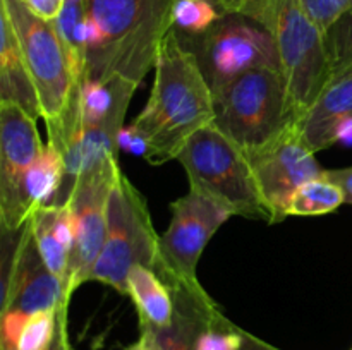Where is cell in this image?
<instances>
[{"label":"cell","mask_w":352,"mask_h":350,"mask_svg":"<svg viewBox=\"0 0 352 350\" xmlns=\"http://www.w3.org/2000/svg\"><path fill=\"white\" fill-rule=\"evenodd\" d=\"M215 119V100L195 51L174 30L160 47L148 102L131 127L144 143V160H177L184 144Z\"/></svg>","instance_id":"6da1fadb"},{"label":"cell","mask_w":352,"mask_h":350,"mask_svg":"<svg viewBox=\"0 0 352 350\" xmlns=\"http://www.w3.org/2000/svg\"><path fill=\"white\" fill-rule=\"evenodd\" d=\"M174 0H86L102 41L85 54L82 78L140 86L155 69L165 36L174 30Z\"/></svg>","instance_id":"7a4b0ae2"},{"label":"cell","mask_w":352,"mask_h":350,"mask_svg":"<svg viewBox=\"0 0 352 350\" xmlns=\"http://www.w3.org/2000/svg\"><path fill=\"white\" fill-rule=\"evenodd\" d=\"M222 14L260 24L277 45L292 115L299 122L327 82L330 64L325 34L309 19L302 0H213Z\"/></svg>","instance_id":"3957f363"},{"label":"cell","mask_w":352,"mask_h":350,"mask_svg":"<svg viewBox=\"0 0 352 350\" xmlns=\"http://www.w3.org/2000/svg\"><path fill=\"white\" fill-rule=\"evenodd\" d=\"M0 12L10 21L19 41L50 139L64 129L82 75L76 71L55 21L41 19L24 0H0Z\"/></svg>","instance_id":"277c9868"},{"label":"cell","mask_w":352,"mask_h":350,"mask_svg":"<svg viewBox=\"0 0 352 350\" xmlns=\"http://www.w3.org/2000/svg\"><path fill=\"white\" fill-rule=\"evenodd\" d=\"M215 124L244 153L260 150L296 122L280 67H260L213 91Z\"/></svg>","instance_id":"5b68a950"},{"label":"cell","mask_w":352,"mask_h":350,"mask_svg":"<svg viewBox=\"0 0 352 350\" xmlns=\"http://www.w3.org/2000/svg\"><path fill=\"white\" fill-rule=\"evenodd\" d=\"M191 189L208 196L232 216L263 220L270 215L261 201L250 158L215 124L199 129L177 154Z\"/></svg>","instance_id":"8992f818"},{"label":"cell","mask_w":352,"mask_h":350,"mask_svg":"<svg viewBox=\"0 0 352 350\" xmlns=\"http://www.w3.org/2000/svg\"><path fill=\"white\" fill-rule=\"evenodd\" d=\"M158 244L146 199L120 170L109 199L105 242L88 281L126 294L127 275L134 266L157 268Z\"/></svg>","instance_id":"52a82bcc"},{"label":"cell","mask_w":352,"mask_h":350,"mask_svg":"<svg viewBox=\"0 0 352 350\" xmlns=\"http://www.w3.org/2000/svg\"><path fill=\"white\" fill-rule=\"evenodd\" d=\"M170 213V223L160 235L155 271L170 290L206 292L198 280L199 257L232 213L195 189L175 199Z\"/></svg>","instance_id":"ba28073f"},{"label":"cell","mask_w":352,"mask_h":350,"mask_svg":"<svg viewBox=\"0 0 352 350\" xmlns=\"http://www.w3.org/2000/svg\"><path fill=\"white\" fill-rule=\"evenodd\" d=\"M195 51L212 91L260 67H280L277 45L267 30L248 17L223 14L208 31L196 34Z\"/></svg>","instance_id":"9c48e42d"},{"label":"cell","mask_w":352,"mask_h":350,"mask_svg":"<svg viewBox=\"0 0 352 350\" xmlns=\"http://www.w3.org/2000/svg\"><path fill=\"white\" fill-rule=\"evenodd\" d=\"M120 167L117 156L105 158L86 168L69 189L65 202L71 206L76 223V240L71 254L67 294L72 297L79 285L86 283L102 253L107 233L109 199Z\"/></svg>","instance_id":"30bf717a"},{"label":"cell","mask_w":352,"mask_h":350,"mask_svg":"<svg viewBox=\"0 0 352 350\" xmlns=\"http://www.w3.org/2000/svg\"><path fill=\"white\" fill-rule=\"evenodd\" d=\"M248 158L261 201L270 215V223L287 218L292 194L305 182L325 174V168L316 160V153L302 137L298 122L289 124L270 143L248 153Z\"/></svg>","instance_id":"8fae6325"},{"label":"cell","mask_w":352,"mask_h":350,"mask_svg":"<svg viewBox=\"0 0 352 350\" xmlns=\"http://www.w3.org/2000/svg\"><path fill=\"white\" fill-rule=\"evenodd\" d=\"M45 144L36 119L10 102H0V225L3 235L19 233L31 211L24 180Z\"/></svg>","instance_id":"7c38bea8"},{"label":"cell","mask_w":352,"mask_h":350,"mask_svg":"<svg viewBox=\"0 0 352 350\" xmlns=\"http://www.w3.org/2000/svg\"><path fill=\"white\" fill-rule=\"evenodd\" d=\"M71 297L64 281L55 277L41 259L30 222L17 233L10 268H3L2 312L34 314L69 305Z\"/></svg>","instance_id":"4fadbf2b"},{"label":"cell","mask_w":352,"mask_h":350,"mask_svg":"<svg viewBox=\"0 0 352 350\" xmlns=\"http://www.w3.org/2000/svg\"><path fill=\"white\" fill-rule=\"evenodd\" d=\"M298 126L315 153L352 134V69L327 82Z\"/></svg>","instance_id":"5bb4252c"},{"label":"cell","mask_w":352,"mask_h":350,"mask_svg":"<svg viewBox=\"0 0 352 350\" xmlns=\"http://www.w3.org/2000/svg\"><path fill=\"white\" fill-rule=\"evenodd\" d=\"M138 86L120 79L91 81L81 78L76 91V106L82 127H98L120 132L124 115Z\"/></svg>","instance_id":"9a60e30c"},{"label":"cell","mask_w":352,"mask_h":350,"mask_svg":"<svg viewBox=\"0 0 352 350\" xmlns=\"http://www.w3.org/2000/svg\"><path fill=\"white\" fill-rule=\"evenodd\" d=\"M0 102L16 103L38 120L41 113L36 89L16 33L3 12H0Z\"/></svg>","instance_id":"2e32d148"},{"label":"cell","mask_w":352,"mask_h":350,"mask_svg":"<svg viewBox=\"0 0 352 350\" xmlns=\"http://www.w3.org/2000/svg\"><path fill=\"white\" fill-rule=\"evenodd\" d=\"M127 297H131L140 318V328L160 329L174 323V295L160 275L148 266H134L127 275Z\"/></svg>","instance_id":"e0dca14e"},{"label":"cell","mask_w":352,"mask_h":350,"mask_svg":"<svg viewBox=\"0 0 352 350\" xmlns=\"http://www.w3.org/2000/svg\"><path fill=\"white\" fill-rule=\"evenodd\" d=\"M65 180L64 154L54 144H45L41 153L31 165L24 180V199L33 213L45 205H54Z\"/></svg>","instance_id":"ac0fdd59"},{"label":"cell","mask_w":352,"mask_h":350,"mask_svg":"<svg viewBox=\"0 0 352 350\" xmlns=\"http://www.w3.org/2000/svg\"><path fill=\"white\" fill-rule=\"evenodd\" d=\"M175 304L174 323L168 328L160 329L157 333L162 347L165 350H192L191 340L199 318L213 305V299L206 292H189L184 288H174L172 290Z\"/></svg>","instance_id":"d6986e66"},{"label":"cell","mask_w":352,"mask_h":350,"mask_svg":"<svg viewBox=\"0 0 352 350\" xmlns=\"http://www.w3.org/2000/svg\"><path fill=\"white\" fill-rule=\"evenodd\" d=\"M55 205H45L34 209L30 216V226L33 232L34 244L38 247L41 259L48 270L64 281L67 288L69 264H71V249L60 240L54 226Z\"/></svg>","instance_id":"ffe728a7"},{"label":"cell","mask_w":352,"mask_h":350,"mask_svg":"<svg viewBox=\"0 0 352 350\" xmlns=\"http://www.w3.org/2000/svg\"><path fill=\"white\" fill-rule=\"evenodd\" d=\"M346 205L342 189L333 184L325 174L305 182L292 194L287 206V216H322Z\"/></svg>","instance_id":"44dd1931"},{"label":"cell","mask_w":352,"mask_h":350,"mask_svg":"<svg viewBox=\"0 0 352 350\" xmlns=\"http://www.w3.org/2000/svg\"><path fill=\"white\" fill-rule=\"evenodd\" d=\"M330 79L352 69V9L339 17L325 33Z\"/></svg>","instance_id":"7402d4cb"},{"label":"cell","mask_w":352,"mask_h":350,"mask_svg":"<svg viewBox=\"0 0 352 350\" xmlns=\"http://www.w3.org/2000/svg\"><path fill=\"white\" fill-rule=\"evenodd\" d=\"M174 26L189 34H203L208 31L220 17L213 0H174Z\"/></svg>","instance_id":"603a6c76"},{"label":"cell","mask_w":352,"mask_h":350,"mask_svg":"<svg viewBox=\"0 0 352 350\" xmlns=\"http://www.w3.org/2000/svg\"><path fill=\"white\" fill-rule=\"evenodd\" d=\"M65 307L69 305L28 316L19 338H17L16 350H47L57 335L62 309Z\"/></svg>","instance_id":"cb8c5ba5"},{"label":"cell","mask_w":352,"mask_h":350,"mask_svg":"<svg viewBox=\"0 0 352 350\" xmlns=\"http://www.w3.org/2000/svg\"><path fill=\"white\" fill-rule=\"evenodd\" d=\"M302 5L309 19L325 34L342 14L352 9V0H302Z\"/></svg>","instance_id":"d4e9b609"},{"label":"cell","mask_w":352,"mask_h":350,"mask_svg":"<svg viewBox=\"0 0 352 350\" xmlns=\"http://www.w3.org/2000/svg\"><path fill=\"white\" fill-rule=\"evenodd\" d=\"M36 16L47 21H57L64 10L65 0H24Z\"/></svg>","instance_id":"484cf974"},{"label":"cell","mask_w":352,"mask_h":350,"mask_svg":"<svg viewBox=\"0 0 352 350\" xmlns=\"http://www.w3.org/2000/svg\"><path fill=\"white\" fill-rule=\"evenodd\" d=\"M325 175L333 182V184H337L342 189L346 205H352V167L325 170Z\"/></svg>","instance_id":"4316f807"},{"label":"cell","mask_w":352,"mask_h":350,"mask_svg":"<svg viewBox=\"0 0 352 350\" xmlns=\"http://www.w3.org/2000/svg\"><path fill=\"white\" fill-rule=\"evenodd\" d=\"M126 350H165L162 347L160 340H158L157 333L153 329H148V328H141V335L133 345L127 347Z\"/></svg>","instance_id":"83f0119b"},{"label":"cell","mask_w":352,"mask_h":350,"mask_svg":"<svg viewBox=\"0 0 352 350\" xmlns=\"http://www.w3.org/2000/svg\"><path fill=\"white\" fill-rule=\"evenodd\" d=\"M67 309H62L60 321H58L57 335H55L54 342L47 350H71V343H69V333H67Z\"/></svg>","instance_id":"f1b7e54d"},{"label":"cell","mask_w":352,"mask_h":350,"mask_svg":"<svg viewBox=\"0 0 352 350\" xmlns=\"http://www.w3.org/2000/svg\"><path fill=\"white\" fill-rule=\"evenodd\" d=\"M239 350H280V349H275V347L268 345L267 342H263V340L256 338V336H253L251 333H244V342H243V347H241Z\"/></svg>","instance_id":"f546056e"}]
</instances>
